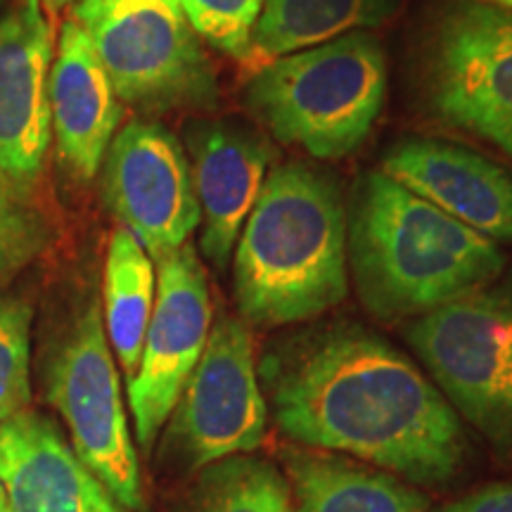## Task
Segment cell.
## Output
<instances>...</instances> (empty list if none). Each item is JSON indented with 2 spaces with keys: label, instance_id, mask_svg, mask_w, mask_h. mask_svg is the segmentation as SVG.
I'll use <instances>...</instances> for the list:
<instances>
[{
  "label": "cell",
  "instance_id": "cell-27",
  "mask_svg": "<svg viewBox=\"0 0 512 512\" xmlns=\"http://www.w3.org/2000/svg\"><path fill=\"white\" fill-rule=\"evenodd\" d=\"M50 8H64L67 3H72V0H46Z\"/></svg>",
  "mask_w": 512,
  "mask_h": 512
},
{
  "label": "cell",
  "instance_id": "cell-17",
  "mask_svg": "<svg viewBox=\"0 0 512 512\" xmlns=\"http://www.w3.org/2000/svg\"><path fill=\"white\" fill-rule=\"evenodd\" d=\"M396 5L399 0H266L245 64L256 72L278 57L375 29L394 15Z\"/></svg>",
  "mask_w": 512,
  "mask_h": 512
},
{
  "label": "cell",
  "instance_id": "cell-21",
  "mask_svg": "<svg viewBox=\"0 0 512 512\" xmlns=\"http://www.w3.org/2000/svg\"><path fill=\"white\" fill-rule=\"evenodd\" d=\"M31 309L0 297V422L31 403Z\"/></svg>",
  "mask_w": 512,
  "mask_h": 512
},
{
  "label": "cell",
  "instance_id": "cell-20",
  "mask_svg": "<svg viewBox=\"0 0 512 512\" xmlns=\"http://www.w3.org/2000/svg\"><path fill=\"white\" fill-rule=\"evenodd\" d=\"M183 512H297L290 486L271 463L230 456L204 467Z\"/></svg>",
  "mask_w": 512,
  "mask_h": 512
},
{
  "label": "cell",
  "instance_id": "cell-24",
  "mask_svg": "<svg viewBox=\"0 0 512 512\" xmlns=\"http://www.w3.org/2000/svg\"><path fill=\"white\" fill-rule=\"evenodd\" d=\"M444 512H512V484L486 486L477 494L448 505Z\"/></svg>",
  "mask_w": 512,
  "mask_h": 512
},
{
  "label": "cell",
  "instance_id": "cell-3",
  "mask_svg": "<svg viewBox=\"0 0 512 512\" xmlns=\"http://www.w3.org/2000/svg\"><path fill=\"white\" fill-rule=\"evenodd\" d=\"M347 256L361 302L377 318H408L491 285L505 256L494 240L382 171L356 183Z\"/></svg>",
  "mask_w": 512,
  "mask_h": 512
},
{
  "label": "cell",
  "instance_id": "cell-1",
  "mask_svg": "<svg viewBox=\"0 0 512 512\" xmlns=\"http://www.w3.org/2000/svg\"><path fill=\"white\" fill-rule=\"evenodd\" d=\"M287 439L351 453L415 484L456 477L465 458L458 415L411 358L361 328L287 339L261 366Z\"/></svg>",
  "mask_w": 512,
  "mask_h": 512
},
{
  "label": "cell",
  "instance_id": "cell-26",
  "mask_svg": "<svg viewBox=\"0 0 512 512\" xmlns=\"http://www.w3.org/2000/svg\"><path fill=\"white\" fill-rule=\"evenodd\" d=\"M0 512H12L8 501H5V494H3V486H0Z\"/></svg>",
  "mask_w": 512,
  "mask_h": 512
},
{
  "label": "cell",
  "instance_id": "cell-8",
  "mask_svg": "<svg viewBox=\"0 0 512 512\" xmlns=\"http://www.w3.org/2000/svg\"><path fill=\"white\" fill-rule=\"evenodd\" d=\"M434 117L512 155V12L463 3L434 24L425 48Z\"/></svg>",
  "mask_w": 512,
  "mask_h": 512
},
{
  "label": "cell",
  "instance_id": "cell-23",
  "mask_svg": "<svg viewBox=\"0 0 512 512\" xmlns=\"http://www.w3.org/2000/svg\"><path fill=\"white\" fill-rule=\"evenodd\" d=\"M43 242L46 228L41 216L17 190L0 183V285L27 266L41 252Z\"/></svg>",
  "mask_w": 512,
  "mask_h": 512
},
{
  "label": "cell",
  "instance_id": "cell-22",
  "mask_svg": "<svg viewBox=\"0 0 512 512\" xmlns=\"http://www.w3.org/2000/svg\"><path fill=\"white\" fill-rule=\"evenodd\" d=\"M266 0H178L190 27L233 60L245 62L252 46V31Z\"/></svg>",
  "mask_w": 512,
  "mask_h": 512
},
{
  "label": "cell",
  "instance_id": "cell-10",
  "mask_svg": "<svg viewBox=\"0 0 512 512\" xmlns=\"http://www.w3.org/2000/svg\"><path fill=\"white\" fill-rule=\"evenodd\" d=\"M102 195L155 261L188 245L202 221L188 155L157 121L133 119L114 136L102 159Z\"/></svg>",
  "mask_w": 512,
  "mask_h": 512
},
{
  "label": "cell",
  "instance_id": "cell-5",
  "mask_svg": "<svg viewBox=\"0 0 512 512\" xmlns=\"http://www.w3.org/2000/svg\"><path fill=\"white\" fill-rule=\"evenodd\" d=\"M74 17L126 105L143 112L216 107V69L178 0H79Z\"/></svg>",
  "mask_w": 512,
  "mask_h": 512
},
{
  "label": "cell",
  "instance_id": "cell-6",
  "mask_svg": "<svg viewBox=\"0 0 512 512\" xmlns=\"http://www.w3.org/2000/svg\"><path fill=\"white\" fill-rule=\"evenodd\" d=\"M408 339L453 411L512 448V285H486L422 313Z\"/></svg>",
  "mask_w": 512,
  "mask_h": 512
},
{
  "label": "cell",
  "instance_id": "cell-14",
  "mask_svg": "<svg viewBox=\"0 0 512 512\" xmlns=\"http://www.w3.org/2000/svg\"><path fill=\"white\" fill-rule=\"evenodd\" d=\"M185 138L202 211V252L216 271H226L273 150L254 131L230 121H192Z\"/></svg>",
  "mask_w": 512,
  "mask_h": 512
},
{
  "label": "cell",
  "instance_id": "cell-16",
  "mask_svg": "<svg viewBox=\"0 0 512 512\" xmlns=\"http://www.w3.org/2000/svg\"><path fill=\"white\" fill-rule=\"evenodd\" d=\"M48 95L62 162L88 181L102 169L121 121V105L91 38L76 19L60 31Z\"/></svg>",
  "mask_w": 512,
  "mask_h": 512
},
{
  "label": "cell",
  "instance_id": "cell-19",
  "mask_svg": "<svg viewBox=\"0 0 512 512\" xmlns=\"http://www.w3.org/2000/svg\"><path fill=\"white\" fill-rule=\"evenodd\" d=\"M152 261L155 259L133 238V233L124 226L114 230L105 259L102 323L128 382L138 370L145 332L155 309L157 275Z\"/></svg>",
  "mask_w": 512,
  "mask_h": 512
},
{
  "label": "cell",
  "instance_id": "cell-18",
  "mask_svg": "<svg viewBox=\"0 0 512 512\" xmlns=\"http://www.w3.org/2000/svg\"><path fill=\"white\" fill-rule=\"evenodd\" d=\"M297 512H427V501L392 475L323 453H287Z\"/></svg>",
  "mask_w": 512,
  "mask_h": 512
},
{
  "label": "cell",
  "instance_id": "cell-4",
  "mask_svg": "<svg viewBox=\"0 0 512 512\" xmlns=\"http://www.w3.org/2000/svg\"><path fill=\"white\" fill-rule=\"evenodd\" d=\"M387 98V57L375 36L351 31L278 57L245 86L252 117L280 143L316 159H344L366 143Z\"/></svg>",
  "mask_w": 512,
  "mask_h": 512
},
{
  "label": "cell",
  "instance_id": "cell-7",
  "mask_svg": "<svg viewBox=\"0 0 512 512\" xmlns=\"http://www.w3.org/2000/svg\"><path fill=\"white\" fill-rule=\"evenodd\" d=\"M48 401L88 470L131 512H143V479L121 380L98 304L76 318L48 368Z\"/></svg>",
  "mask_w": 512,
  "mask_h": 512
},
{
  "label": "cell",
  "instance_id": "cell-9",
  "mask_svg": "<svg viewBox=\"0 0 512 512\" xmlns=\"http://www.w3.org/2000/svg\"><path fill=\"white\" fill-rule=\"evenodd\" d=\"M169 437L192 470L254 453L266 439V394L247 325L221 316L171 413Z\"/></svg>",
  "mask_w": 512,
  "mask_h": 512
},
{
  "label": "cell",
  "instance_id": "cell-15",
  "mask_svg": "<svg viewBox=\"0 0 512 512\" xmlns=\"http://www.w3.org/2000/svg\"><path fill=\"white\" fill-rule=\"evenodd\" d=\"M382 174L494 242L512 240V178L501 166L444 140H401Z\"/></svg>",
  "mask_w": 512,
  "mask_h": 512
},
{
  "label": "cell",
  "instance_id": "cell-2",
  "mask_svg": "<svg viewBox=\"0 0 512 512\" xmlns=\"http://www.w3.org/2000/svg\"><path fill=\"white\" fill-rule=\"evenodd\" d=\"M240 316L278 328L323 316L344 302L347 211L335 178L304 162L273 169L235 242Z\"/></svg>",
  "mask_w": 512,
  "mask_h": 512
},
{
  "label": "cell",
  "instance_id": "cell-11",
  "mask_svg": "<svg viewBox=\"0 0 512 512\" xmlns=\"http://www.w3.org/2000/svg\"><path fill=\"white\" fill-rule=\"evenodd\" d=\"M157 264L155 309L138 370L128 382V406L143 448L152 446L174 413L214 325L207 273L195 249L183 245L157 259Z\"/></svg>",
  "mask_w": 512,
  "mask_h": 512
},
{
  "label": "cell",
  "instance_id": "cell-12",
  "mask_svg": "<svg viewBox=\"0 0 512 512\" xmlns=\"http://www.w3.org/2000/svg\"><path fill=\"white\" fill-rule=\"evenodd\" d=\"M53 31L38 0H0V183L27 190L41 176L50 124Z\"/></svg>",
  "mask_w": 512,
  "mask_h": 512
},
{
  "label": "cell",
  "instance_id": "cell-25",
  "mask_svg": "<svg viewBox=\"0 0 512 512\" xmlns=\"http://www.w3.org/2000/svg\"><path fill=\"white\" fill-rule=\"evenodd\" d=\"M467 3L494 5V8H501V10H510L512 12V0H467Z\"/></svg>",
  "mask_w": 512,
  "mask_h": 512
},
{
  "label": "cell",
  "instance_id": "cell-13",
  "mask_svg": "<svg viewBox=\"0 0 512 512\" xmlns=\"http://www.w3.org/2000/svg\"><path fill=\"white\" fill-rule=\"evenodd\" d=\"M0 486L12 512H131L31 408L0 422Z\"/></svg>",
  "mask_w": 512,
  "mask_h": 512
}]
</instances>
